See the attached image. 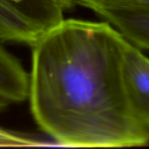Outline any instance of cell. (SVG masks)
<instances>
[{
  "mask_svg": "<svg viewBox=\"0 0 149 149\" xmlns=\"http://www.w3.org/2000/svg\"><path fill=\"white\" fill-rule=\"evenodd\" d=\"M75 4H79L89 9L98 6L108 5H130L149 7V0H73Z\"/></svg>",
  "mask_w": 149,
  "mask_h": 149,
  "instance_id": "ba28073f",
  "label": "cell"
},
{
  "mask_svg": "<svg viewBox=\"0 0 149 149\" xmlns=\"http://www.w3.org/2000/svg\"><path fill=\"white\" fill-rule=\"evenodd\" d=\"M45 31L0 0V41L32 46Z\"/></svg>",
  "mask_w": 149,
  "mask_h": 149,
  "instance_id": "5b68a950",
  "label": "cell"
},
{
  "mask_svg": "<svg viewBox=\"0 0 149 149\" xmlns=\"http://www.w3.org/2000/svg\"><path fill=\"white\" fill-rule=\"evenodd\" d=\"M36 25L47 31L64 20L57 0H3Z\"/></svg>",
  "mask_w": 149,
  "mask_h": 149,
  "instance_id": "8992f818",
  "label": "cell"
},
{
  "mask_svg": "<svg viewBox=\"0 0 149 149\" xmlns=\"http://www.w3.org/2000/svg\"><path fill=\"white\" fill-rule=\"evenodd\" d=\"M0 41V96L12 103L28 99L29 74Z\"/></svg>",
  "mask_w": 149,
  "mask_h": 149,
  "instance_id": "277c9868",
  "label": "cell"
},
{
  "mask_svg": "<svg viewBox=\"0 0 149 149\" xmlns=\"http://www.w3.org/2000/svg\"><path fill=\"white\" fill-rule=\"evenodd\" d=\"M123 82L130 108L149 127V58L128 42L123 58Z\"/></svg>",
  "mask_w": 149,
  "mask_h": 149,
  "instance_id": "7a4b0ae2",
  "label": "cell"
},
{
  "mask_svg": "<svg viewBox=\"0 0 149 149\" xmlns=\"http://www.w3.org/2000/svg\"><path fill=\"white\" fill-rule=\"evenodd\" d=\"M57 1L60 4V6L63 8L64 10L71 9V8H72L75 5L73 0H57Z\"/></svg>",
  "mask_w": 149,
  "mask_h": 149,
  "instance_id": "9c48e42d",
  "label": "cell"
},
{
  "mask_svg": "<svg viewBox=\"0 0 149 149\" xmlns=\"http://www.w3.org/2000/svg\"><path fill=\"white\" fill-rule=\"evenodd\" d=\"M45 141L21 133L0 127V147H47Z\"/></svg>",
  "mask_w": 149,
  "mask_h": 149,
  "instance_id": "52a82bcc",
  "label": "cell"
},
{
  "mask_svg": "<svg viewBox=\"0 0 149 149\" xmlns=\"http://www.w3.org/2000/svg\"><path fill=\"white\" fill-rule=\"evenodd\" d=\"M116 28L130 43L149 50V7L98 6L92 9Z\"/></svg>",
  "mask_w": 149,
  "mask_h": 149,
  "instance_id": "3957f363",
  "label": "cell"
},
{
  "mask_svg": "<svg viewBox=\"0 0 149 149\" xmlns=\"http://www.w3.org/2000/svg\"><path fill=\"white\" fill-rule=\"evenodd\" d=\"M11 103L7 100L6 99H4L3 97L0 96V113L3 112Z\"/></svg>",
  "mask_w": 149,
  "mask_h": 149,
  "instance_id": "30bf717a",
  "label": "cell"
},
{
  "mask_svg": "<svg viewBox=\"0 0 149 149\" xmlns=\"http://www.w3.org/2000/svg\"><path fill=\"white\" fill-rule=\"evenodd\" d=\"M128 40L108 22L64 19L33 44L31 114L63 147L125 148L149 143L123 82Z\"/></svg>",
  "mask_w": 149,
  "mask_h": 149,
  "instance_id": "6da1fadb",
  "label": "cell"
}]
</instances>
